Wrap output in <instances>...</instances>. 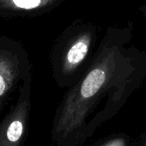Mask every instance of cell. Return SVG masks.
<instances>
[{
  "instance_id": "obj_4",
  "label": "cell",
  "mask_w": 146,
  "mask_h": 146,
  "mask_svg": "<svg viewBox=\"0 0 146 146\" xmlns=\"http://www.w3.org/2000/svg\"><path fill=\"white\" fill-rule=\"evenodd\" d=\"M90 44V35L83 34L78 37L68 49L62 63V77L69 78L85 59Z\"/></svg>"
},
{
  "instance_id": "obj_6",
  "label": "cell",
  "mask_w": 146,
  "mask_h": 146,
  "mask_svg": "<svg viewBox=\"0 0 146 146\" xmlns=\"http://www.w3.org/2000/svg\"><path fill=\"white\" fill-rule=\"evenodd\" d=\"M136 141L128 134L124 133L111 134L91 146H135Z\"/></svg>"
},
{
  "instance_id": "obj_7",
  "label": "cell",
  "mask_w": 146,
  "mask_h": 146,
  "mask_svg": "<svg viewBox=\"0 0 146 146\" xmlns=\"http://www.w3.org/2000/svg\"><path fill=\"white\" fill-rule=\"evenodd\" d=\"M135 146H146V131L139 137V140L136 141Z\"/></svg>"
},
{
  "instance_id": "obj_3",
  "label": "cell",
  "mask_w": 146,
  "mask_h": 146,
  "mask_svg": "<svg viewBox=\"0 0 146 146\" xmlns=\"http://www.w3.org/2000/svg\"><path fill=\"white\" fill-rule=\"evenodd\" d=\"M28 74H23L20 62L13 53L0 50V115L19 80Z\"/></svg>"
},
{
  "instance_id": "obj_1",
  "label": "cell",
  "mask_w": 146,
  "mask_h": 146,
  "mask_svg": "<svg viewBox=\"0 0 146 146\" xmlns=\"http://www.w3.org/2000/svg\"><path fill=\"white\" fill-rule=\"evenodd\" d=\"M135 82L116 73L114 58L95 65L65 96L56 110L51 139L56 146H82L118 114Z\"/></svg>"
},
{
  "instance_id": "obj_2",
  "label": "cell",
  "mask_w": 146,
  "mask_h": 146,
  "mask_svg": "<svg viewBox=\"0 0 146 146\" xmlns=\"http://www.w3.org/2000/svg\"><path fill=\"white\" fill-rule=\"evenodd\" d=\"M31 112V75L23 79L15 103L0 121V146H23Z\"/></svg>"
},
{
  "instance_id": "obj_5",
  "label": "cell",
  "mask_w": 146,
  "mask_h": 146,
  "mask_svg": "<svg viewBox=\"0 0 146 146\" xmlns=\"http://www.w3.org/2000/svg\"><path fill=\"white\" fill-rule=\"evenodd\" d=\"M52 0H0V9L9 11H28L46 6Z\"/></svg>"
}]
</instances>
